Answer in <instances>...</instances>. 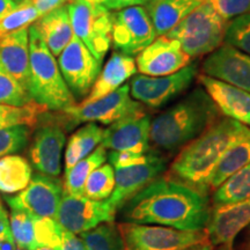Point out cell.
<instances>
[{"mask_svg": "<svg viewBox=\"0 0 250 250\" xmlns=\"http://www.w3.org/2000/svg\"><path fill=\"white\" fill-rule=\"evenodd\" d=\"M210 211L206 193L167 175L159 176L131 197L117 214L120 223L205 230Z\"/></svg>", "mask_w": 250, "mask_h": 250, "instance_id": "6da1fadb", "label": "cell"}, {"mask_svg": "<svg viewBox=\"0 0 250 250\" xmlns=\"http://www.w3.org/2000/svg\"><path fill=\"white\" fill-rule=\"evenodd\" d=\"M220 118L204 88L192 89L151 121L149 143L159 153L175 154Z\"/></svg>", "mask_w": 250, "mask_h": 250, "instance_id": "7a4b0ae2", "label": "cell"}, {"mask_svg": "<svg viewBox=\"0 0 250 250\" xmlns=\"http://www.w3.org/2000/svg\"><path fill=\"white\" fill-rule=\"evenodd\" d=\"M246 126L233 118L220 117L177 153L169 167V175L208 195L218 162Z\"/></svg>", "mask_w": 250, "mask_h": 250, "instance_id": "3957f363", "label": "cell"}, {"mask_svg": "<svg viewBox=\"0 0 250 250\" xmlns=\"http://www.w3.org/2000/svg\"><path fill=\"white\" fill-rule=\"evenodd\" d=\"M29 33V92L31 99L50 110H64L76 99L62 78L55 56L31 24Z\"/></svg>", "mask_w": 250, "mask_h": 250, "instance_id": "277c9868", "label": "cell"}, {"mask_svg": "<svg viewBox=\"0 0 250 250\" xmlns=\"http://www.w3.org/2000/svg\"><path fill=\"white\" fill-rule=\"evenodd\" d=\"M142 114H145L144 105L138 101H133L129 85H123L96 101L79 104L76 103L72 107L51 115V117L65 131H70L81 123L110 125L126 117Z\"/></svg>", "mask_w": 250, "mask_h": 250, "instance_id": "5b68a950", "label": "cell"}, {"mask_svg": "<svg viewBox=\"0 0 250 250\" xmlns=\"http://www.w3.org/2000/svg\"><path fill=\"white\" fill-rule=\"evenodd\" d=\"M227 22L205 1L167 34L179 41L191 58L213 52L223 44Z\"/></svg>", "mask_w": 250, "mask_h": 250, "instance_id": "8992f818", "label": "cell"}, {"mask_svg": "<svg viewBox=\"0 0 250 250\" xmlns=\"http://www.w3.org/2000/svg\"><path fill=\"white\" fill-rule=\"evenodd\" d=\"M67 9L74 35L102 62L111 46L112 13L87 0H73Z\"/></svg>", "mask_w": 250, "mask_h": 250, "instance_id": "52a82bcc", "label": "cell"}, {"mask_svg": "<svg viewBox=\"0 0 250 250\" xmlns=\"http://www.w3.org/2000/svg\"><path fill=\"white\" fill-rule=\"evenodd\" d=\"M124 250H183L208 241L205 230H180L158 225L120 223Z\"/></svg>", "mask_w": 250, "mask_h": 250, "instance_id": "ba28073f", "label": "cell"}, {"mask_svg": "<svg viewBox=\"0 0 250 250\" xmlns=\"http://www.w3.org/2000/svg\"><path fill=\"white\" fill-rule=\"evenodd\" d=\"M198 77V64L190 62L169 76L148 77L137 74L130 81V95L143 105L159 109L186 92Z\"/></svg>", "mask_w": 250, "mask_h": 250, "instance_id": "9c48e42d", "label": "cell"}, {"mask_svg": "<svg viewBox=\"0 0 250 250\" xmlns=\"http://www.w3.org/2000/svg\"><path fill=\"white\" fill-rule=\"evenodd\" d=\"M156 36L144 6H132L112 13L111 45L120 54L133 57L151 44Z\"/></svg>", "mask_w": 250, "mask_h": 250, "instance_id": "30bf717a", "label": "cell"}, {"mask_svg": "<svg viewBox=\"0 0 250 250\" xmlns=\"http://www.w3.org/2000/svg\"><path fill=\"white\" fill-rule=\"evenodd\" d=\"M101 64L76 35L72 37L58 56V66L74 99L83 100L88 95L101 72Z\"/></svg>", "mask_w": 250, "mask_h": 250, "instance_id": "8fae6325", "label": "cell"}, {"mask_svg": "<svg viewBox=\"0 0 250 250\" xmlns=\"http://www.w3.org/2000/svg\"><path fill=\"white\" fill-rule=\"evenodd\" d=\"M116 214V208L108 199L93 201L85 196L62 193L55 219L64 229L81 234L103 223L114 221Z\"/></svg>", "mask_w": 250, "mask_h": 250, "instance_id": "7c38bea8", "label": "cell"}, {"mask_svg": "<svg viewBox=\"0 0 250 250\" xmlns=\"http://www.w3.org/2000/svg\"><path fill=\"white\" fill-rule=\"evenodd\" d=\"M64 193L58 177L42 173L33 175L26 189L15 197H5L12 210L26 212L33 217L55 218Z\"/></svg>", "mask_w": 250, "mask_h": 250, "instance_id": "4fadbf2b", "label": "cell"}, {"mask_svg": "<svg viewBox=\"0 0 250 250\" xmlns=\"http://www.w3.org/2000/svg\"><path fill=\"white\" fill-rule=\"evenodd\" d=\"M39 124L29 148L31 165L39 173L58 177L62 148L66 142L65 130L46 112L40 117Z\"/></svg>", "mask_w": 250, "mask_h": 250, "instance_id": "5bb4252c", "label": "cell"}, {"mask_svg": "<svg viewBox=\"0 0 250 250\" xmlns=\"http://www.w3.org/2000/svg\"><path fill=\"white\" fill-rule=\"evenodd\" d=\"M192 58L183 51L179 41L167 35L159 36L136 59L137 70L148 77L169 76L182 70Z\"/></svg>", "mask_w": 250, "mask_h": 250, "instance_id": "9a60e30c", "label": "cell"}, {"mask_svg": "<svg viewBox=\"0 0 250 250\" xmlns=\"http://www.w3.org/2000/svg\"><path fill=\"white\" fill-rule=\"evenodd\" d=\"M202 72L250 94V56L221 44L203 62Z\"/></svg>", "mask_w": 250, "mask_h": 250, "instance_id": "2e32d148", "label": "cell"}, {"mask_svg": "<svg viewBox=\"0 0 250 250\" xmlns=\"http://www.w3.org/2000/svg\"><path fill=\"white\" fill-rule=\"evenodd\" d=\"M166 169L167 158L159 152H155L154 155L145 164L114 168L115 189L108 198L109 203L118 211L131 197L148 186L152 181L158 179Z\"/></svg>", "mask_w": 250, "mask_h": 250, "instance_id": "e0dca14e", "label": "cell"}, {"mask_svg": "<svg viewBox=\"0 0 250 250\" xmlns=\"http://www.w3.org/2000/svg\"><path fill=\"white\" fill-rule=\"evenodd\" d=\"M250 225V198L232 204L211 206L205 232L213 247H232L237 235Z\"/></svg>", "mask_w": 250, "mask_h": 250, "instance_id": "ac0fdd59", "label": "cell"}, {"mask_svg": "<svg viewBox=\"0 0 250 250\" xmlns=\"http://www.w3.org/2000/svg\"><path fill=\"white\" fill-rule=\"evenodd\" d=\"M151 121V116L145 112L115 122L103 131L101 145L110 151L147 153L152 148Z\"/></svg>", "mask_w": 250, "mask_h": 250, "instance_id": "d6986e66", "label": "cell"}, {"mask_svg": "<svg viewBox=\"0 0 250 250\" xmlns=\"http://www.w3.org/2000/svg\"><path fill=\"white\" fill-rule=\"evenodd\" d=\"M197 78L220 114L250 126L249 93L205 74H198Z\"/></svg>", "mask_w": 250, "mask_h": 250, "instance_id": "ffe728a7", "label": "cell"}, {"mask_svg": "<svg viewBox=\"0 0 250 250\" xmlns=\"http://www.w3.org/2000/svg\"><path fill=\"white\" fill-rule=\"evenodd\" d=\"M0 62L5 70L28 90L29 85V33L22 28L0 36Z\"/></svg>", "mask_w": 250, "mask_h": 250, "instance_id": "44dd1931", "label": "cell"}, {"mask_svg": "<svg viewBox=\"0 0 250 250\" xmlns=\"http://www.w3.org/2000/svg\"><path fill=\"white\" fill-rule=\"evenodd\" d=\"M137 72L136 61L131 56L114 52L100 72L88 95L80 103H89L108 95L123 86Z\"/></svg>", "mask_w": 250, "mask_h": 250, "instance_id": "7402d4cb", "label": "cell"}, {"mask_svg": "<svg viewBox=\"0 0 250 250\" xmlns=\"http://www.w3.org/2000/svg\"><path fill=\"white\" fill-rule=\"evenodd\" d=\"M206 0H147L144 8L154 26L156 35H167Z\"/></svg>", "mask_w": 250, "mask_h": 250, "instance_id": "603a6c76", "label": "cell"}, {"mask_svg": "<svg viewBox=\"0 0 250 250\" xmlns=\"http://www.w3.org/2000/svg\"><path fill=\"white\" fill-rule=\"evenodd\" d=\"M33 26L55 57L62 54L74 36L67 5L44 14Z\"/></svg>", "mask_w": 250, "mask_h": 250, "instance_id": "cb8c5ba5", "label": "cell"}, {"mask_svg": "<svg viewBox=\"0 0 250 250\" xmlns=\"http://www.w3.org/2000/svg\"><path fill=\"white\" fill-rule=\"evenodd\" d=\"M250 162V127L246 126L243 132L237 137L221 156L212 174L208 191H214L228 177L241 169Z\"/></svg>", "mask_w": 250, "mask_h": 250, "instance_id": "d4e9b609", "label": "cell"}, {"mask_svg": "<svg viewBox=\"0 0 250 250\" xmlns=\"http://www.w3.org/2000/svg\"><path fill=\"white\" fill-rule=\"evenodd\" d=\"M103 131L96 123H87L70 137L65 151V171H68L80 160L88 156L101 145Z\"/></svg>", "mask_w": 250, "mask_h": 250, "instance_id": "484cf974", "label": "cell"}, {"mask_svg": "<svg viewBox=\"0 0 250 250\" xmlns=\"http://www.w3.org/2000/svg\"><path fill=\"white\" fill-rule=\"evenodd\" d=\"M107 149L100 145L85 159L80 160L68 171H65L64 193L70 196H83L86 181L93 170L104 164L107 160Z\"/></svg>", "mask_w": 250, "mask_h": 250, "instance_id": "4316f807", "label": "cell"}, {"mask_svg": "<svg viewBox=\"0 0 250 250\" xmlns=\"http://www.w3.org/2000/svg\"><path fill=\"white\" fill-rule=\"evenodd\" d=\"M33 177V170L20 155H6L0 159V191L15 193L26 189Z\"/></svg>", "mask_w": 250, "mask_h": 250, "instance_id": "83f0119b", "label": "cell"}, {"mask_svg": "<svg viewBox=\"0 0 250 250\" xmlns=\"http://www.w3.org/2000/svg\"><path fill=\"white\" fill-rule=\"evenodd\" d=\"M250 198V162L228 177L213 191V205L232 204Z\"/></svg>", "mask_w": 250, "mask_h": 250, "instance_id": "f1b7e54d", "label": "cell"}, {"mask_svg": "<svg viewBox=\"0 0 250 250\" xmlns=\"http://www.w3.org/2000/svg\"><path fill=\"white\" fill-rule=\"evenodd\" d=\"M87 250H124L123 240L114 221L103 223L80 234Z\"/></svg>", "mask_w": 250, "mask_h": 250, "instance_id": "f546056e", "label": "cell"}, {"mask_svg": "<svg viewBox=\"0 0 250 250\" xmlns=\"http://www.w3.org/2000/svg\"><path fill=\"white\" fill-rule=\"evenodd\" d=\"M48 110V108L35 101L22 107L0 104V129L14 125H27L34 129L39 124L40 117Z\"/></svg>", "mask_w": 250, "mask_h": 250, "instance_id": "4dcf8cb0", "label": "cell"}, {"mask_svg": "<svg viewBox=\"0 0 250 250\" xmlns=\"http://www.w3.org/2000/svg\"><path fill=\"white\" fill-rule=\"evenodd\" d=\"M115 189V170L110 164H103L92 171L86 181L83 196L93 201H105Z\"/></svg>", "mask_w": 250, "mask_h": 250, "instance_id": "1f68e13d", "label": "cell"}, {"mask_svg": "<svg viewBox=\"0 0 250 250\" xmlns=\"http://www.w3.org/2000/svg\"><path fill=\"white\" fill-rule=\"evenodd\" d=\"M9 228L15 245L21 250H35L39 248L33 219L26 212L12 210Z\"/></svg>", "mask_w": 250, "mask_h": 250, "instance_id": "d6a6232c", "label": "cell"}, {"mask_svg": "<svg viewBox=\"0 0 250 250\" xmlns=\"http://www.w3.org/2000/svg\"><path fill=\"white\" fill-rule=\"evenodd\" d=\"M34 101L24 87L18 83L0 62V104L22 107Z\"/></svg>", "mask_w": 250, "mask_h": 250, "instance_id": "836d02e7", "label": "cell"}, {"mask_svg": "<svg viewBox=\"0 0 250 250\" xmlns=\"http://www.w3.org/2000/svg\"><path fill=\"white\" fill-rule=\"evenodd\" d=\"M42 17L37 9L27 0L19 2L18 7L12 13L0 21V36L12 33V31L28 28L35 23Z\"/></svg>", "mask_w": 250, "mask_h": 250, "instance_id": "e575fe53", "label": "cell"}, {"mask_svg": "<svg viewBox=\"0 0 250 250\" xmlns=\"http://www.w3.org/2000/svg\"><path fill=\"white\" fill-rule=\"evenodd\" d=\"M225 43L250 56V12L228 21Z\"/></svg>", "mask_w": 250, "mask_h": 250, "instance_id": "d590c367", "label": "cell"}, {"mask_svg": "<svg viewBox=\"0 0 250 250\" xmlns=\"http://www.w3.org/2000/svg\"><path fill=\"white\" fill-rule=\"evenodd\" d=\"M31 130L27 125H14L0 129V159L22 151L29 142Z\"/></svg>", "mask_w": 250, "mask_h": 250, "instance_id": "8d00e7d4", "label": "cell"}, {"mask_svg": "<svg viewBox=\"0 0 250 250\" xmlns=\"http://www.w3.org/2000/svg\"><path fill=\"white\" fill-rule=\"evenodd\" d=\"M34 229H35L36 242L39 247H49L57 250L62 241V234L64 228L58 224L55 218L33 217Z\"/></svg>", "mask_w": 250, "mask_h": 250, "instance_id": "74e56055", "label": "cell"}, {"mask_svg": "<svg viewBox=\"0 0 250 250\" xmlns=\"http://www.w3.org/2000/svg\"><path fill=\"white\" fill-rule=\"evenodd\" d=\"M206 1L226 22L250 12V0H206Z\"/></svg>", "mask_w": 250, "mask_h": 250, "instance_id": "f35d334b", "label": "cell"}, {"mask_svg": "<svg viewBox=\"0 0 250 250\" xmlns=\"http://www.w3.org/2000/svg\"><path fill=\"white\" fill-rule=\"evenodd\" d=\"M155 149L151 148L147 153H132V152H118L110 151L108 153L107 159L112 168H123L130 166L140 165L147 162L154 155Z\"/></svg>", "mask_w": 250, "mask_h": 250, "instance_id": "ab89813d", "label": "cell"}, {"mask_svg": "<svg viewBox=\"0 0 250 250\" xmlns=\"http://www.w3.org/2000/svg\"><path fill=\"white\" fill-rule=\"evenodd\" d=\"M93 4L102 6L108 11H120V9L132 7V6H142L147 0H87Z\"/></svg>", "mask_w": 250, "mask_h": 250, "instance_id": "60d3db41", "label": "cell"}, {"mask_svg": "<svg viewBox=\"0 0 250 250\" xmlns=\"http://www.w3.org/2000/svg\"><path fill=\"white\" fill-rule=\"evenodd\" d=\"M57 250H87V248L80 236L64 229L62 234L61 245Z\"/></svg>", "mask_w": 250, "mask_h": 250, "instance_id": "b9f144b4", "label": "cell"}, {"mask_svg": "<svg viewBox=\"0 0 250 250\" xmlns=\"http://www.w3.org/2000/svg\"><path fill=\"white\" fill-rule=\"evenodd\" d=\"M42 14V17L56 8L66 6L73 0H27Z\"/></svg>", "mask_w": 250, "mask_h": 250, "instance_id": "7bdbcfd3", "label": "cell"}, {"mask_svg": "<svg viewBox=\"0 0 250 250\" xmlns=\"http://www.w3.org/2000/svg\"><path fill=\"white\" fill-rule=\"evenodd\" d=\"M19 2L14 0H0V21L18 7Z\"/></svg>", "mask_w": 250, "mask_h": 250, "instance_id": "ee69618b", "label": "cell"}, {"mask_svg": "<svg viewBox=\"0 0 250 250\" xmlns=\"http://www.w3.org/2000/svg\"><path fill=\"white\" fill-rule=\"evenodd\" d=\"M0 250H17V245L11 232L0 235Z\"/></svg>", "mask_w": 250, "mask_h": 250, "instance_id": "f6af8a7d", "label": "cell"}, {"mask_svg": "<svg viewBox=\"0 0 250 250\" xmlns=\"http://www.w3.org/2000/svg\"><path fill=\"white\" fill-rule=\"evenodd\" d=\"M8 232H11V228H9V219L7 212H6L2 206H0V235Z\"/></svg>", "mask_w": 250, "mask_h": 250, "instance_id": "bcb514c9", "label": "cell"}, {"mask_svg": "<svg viewBox=\"0 0 250 250\" xmlns=\"http://www.w3.org/2000/svg\"><path fill=\"white\" fill-rule=\"evenodd\" d=\"M214 247L211 245L208 241H205L203 243H198V245H195V246H191L189 247V248H186L183 250H213Z\"/></svg>", "mask_w": 250, "mask_h": 250, "instance_id": "7dc6e473", "label": "cell"}, {"mask_svg": "<svg viewBox=\"0 0 250 250\" xmlns=\"http://www.w3.org/2000/svg\"><path fill=\"white\" fill-rule=\"evenodd\" d=\"M242 249H250V225L248 226V230H247V235L245 243H243Z\"/></svg>", "mask_w": 250, "mask_h": 250, "instance_id": "c3c4849f", "label": "cell"}, {"mask_svg": "<svg viewBox=\"0 0 250 250\" xmlns=\"http://www.w3.org/2000/svg\"><path fill=\"white\" fill-rule=\"evenodd\" d=\"M215 250H233L232 247H227V246H219L215 247Z\"/></svg>", "mask_w": 250, "mask_h": 250, "instance_id": "681fc988", "label": "cell"}, {"mask_svg": "<svg viewBox=\"0 0 250 250\" xmlns=\"http://www.w3.org/2000/svg\"><path fill=\"white\" fill-rule=\"evenodd\" d=\"M35 250H54V249L49 248V247H39V248L35 249Z\"/></svg>", "mask_w": 250, "mask_h": 250, "instance_id": "f907efd6", "label": "cell"}, {"mask_svg": "<svg viewBox=\"0 0 250 250\" xmlns=\"http://www.w3.org/2000/svg\"><path fill=\"white\" fill-rule=\"evenodd\" d=\"M14 1H17V2H21V1H23V0H14Z\"/></svg>", "mask_w": 250, "mask_h": 250, "instance_id": "816d5d0a", "label": "cell"}, {"mask_svg": "<svg viewBox=\"0 0 250 250\" xmlns=\"http://www.w3.org/2000/svg\"><path fill=\"white\" fill-rule=\"evenodd\" d=\"M241 250H250V249H241Z\"/></svg>", "mask_w": 250, "mask_h": 250, "instance_id": "f5cc1de1", "label": "cell"}, {"mask_svg": "<svg viewBox=\"0 0 250 250\" xmlns=\"http://www.w3.org/2000/svg\"><path fill=\"white\" fill-rule=\"evenodd\" d=\"M0 206H1V201H0Z\"/></svg>", "mask_w": 250, "mask_h": 250, "instance_id": "db71d44e", "label": "cell"}]
</instances>
